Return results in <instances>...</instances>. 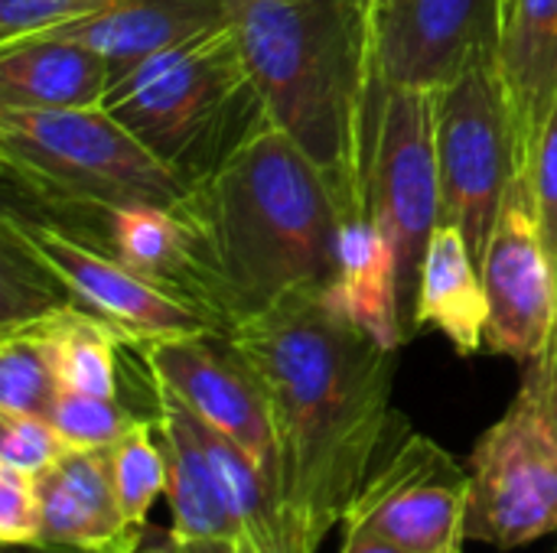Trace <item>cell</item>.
I'll list each match as a JSON object with an SVG mask.
<instances>
[{"label":"cell","instance_id":"cell-1","mask_svg":"<svg viewBox=\"0 0 557 553\" xmlns=\"http://www.w3.org/2000/svg\"><path fill=\"white\" fill-rule=\"evenodd\" d=\"M222 339L271 411L290 553H320L405 427L392 407L395 352L333 313L323 290L248 313Z\"/></svg>","mask_w":557,"mask_h":553},{"label":"cell","instance_id":"cell-2","mask_svg":"<svg viewBox=\"0 0 557 553\" xmlns=\"http://www.w3.org/2000/svg\"><path fill=\"white\" fill-rule=\"evenodd\" d=\"M264 114L336 192L343 222L369 215L379 104L372 0H225Z\"/></svg>","mask_w":557,"mask_h":553},{"label":"cell","instance_id":"cell-3","mask_svg":"<svg viewBox=\"0 0 557 553\" xmlns=\"http://www.w3.org/2000/svg\"><path fill=\"white\" fill-rule=\"evenodd\" d=\"M186 202L212 254L225 329L294 293L330 287L343 228L336 192L271 117Z\"/></svg>","mask_w":557,"mask_h":553},{"label":"cell","instance_id":"cell-4","mask_svg":"<svg viewBox=\"0 0 557 553\" xmlns=\"http://www.w3.org/2000/svg\"><path fill=\"white\" fill-rule=\"evenodd\" d=\"M101 108L189 189L268 117L228 23L144 59L111 81Z\"/></svg>","mask_w":557,"mask_h":553},{"label":"cell","instance_id":"cell-5","mask_svg":"<svg viewBox=\"0 0 557 553\" xmlns=\"http://www.w3.org/2000/svg\"><path fill=\"white\" fill-rule=\"evenodd\" d=\"M7 183L55 222L134 202L180 205L189 186L114 114L95 108H0Z\"/></svg>","mask_w":557,"mask_h":553},{"label":"cell","instance_id":"cell-6","mask_svg":"<svg viewBox=\"0 0 557 553\" xmlns=\"http://www.w3.org/2000/svg\"><path fill=\"white\" fill-rule=\"evenodd\" d=\"M3 251L16 254L46 287H59L62 300L108 323L124 345L140 349L176 336H215L212 323L193 303L147 280L104 244L55 218L7 209Z\"/></svg>","mask_w":557,"mask_h":553},{"label":"cell","instance_id":"cell-7","mask_svg":"<svg viewBox=\"0 0 557 553\" xmlns=\"http://www.w3.org/2000/svg\"><path fill=\"white\" fill-rule=\"evenodd\" d=\"M369 215L392 248L405 319L414 332L424 251L444 222L434 91L388 88L379 95L369 147Z\"/></svg>","mask_w":557,"mask_h":553},{"label":"cell","instance_id":"cell-8","mask_svg":"<svg viewBox=\"0 0 557 553\" xmlns=\"http://www.w3.org/2000/svg\"><path fill=\"white\" fill-rule=\"evenodd\" d=\"M557 531V440L525 372L509 411L470 456L467 541L516 551Z\"/></svg>","mask_w":557,"mask_h":553},{"label":"cell","instance_id":"cell-9","mask_svg":"<svg viewBox=\"0 0 557 553\" xmlns=\"http://www.w3.org/2000/svg\"><path fill=\"white\" fill-rule=\"evenodd\" d=\"M444 222L457 225L480 261L516 179L512 130L496 59L470 65L434 91Z\"/></svg>","mask_w":557,"mask_h":553},{"label":"cell","instance_id":"cell-10","mask_svg":"<svg viewBox=\"0 0 557 553\" xmlns=\"http://www.w3.org/2000/svg\"><path fill=\"white\" fill-rule=\"evenodd\" d=\"M470 469L441 443L408 427L388 443L343 528H366L408 553H447L467 544Z\"/></svg>","mask_w":557,"mask_h":553},{"label":"cell","instance_id":"cell-11","mask_svg":"<svg viewBox=\"0 0 557 553\" xmlns=\"http://www.w3.org/2000/svg\"><path fill=\"white\" fill-rule=\"evenodd\" d=\"M506 0H372L379 91H441L470 65L496 59Z\"/></svg>","mask_w":557,"mask_h":553},{"label":"cell","instance_id":"cell-12","mask_svg":"<svg viewBox=\"0 0 557 553\" xmlns=\"http://www.w3.org/2000/svg\"><path fill=\"white\" fill-rule=\"evenodd\" d=\"M480 271L490 300L486 349L532 365L557 336V267L539 231L529 179H512Z\"/></svg>","mask_w":557,"mask_h":553},{"label":"cell","instance_id":"cell-13","mask_svg":"<svg viewBox=\"0 0 557 553\" xmlns=\"http://www.w3.org/2000/svg\"><path fill=\"white\" fill-rule=\"evenodd\" d=\"M150 381L173 391L199 420L235 440L264 473L281 505V453L268 401L222 336H176L137 349Z\"/></svg>","mask_w":557,"mask_h":553},{"label":"cell","instance_id":"cell-14","mask_svg":"<svg viewBox=\"0 0 557 553\" xmlns=\"http://www.w3.org/2000/svg\"><path fill=\"white\" fill-rule=\"evenodd\" d=\"M85 228L101 231L104 248L117 254L127 267L193 303L212 323L215 336L225 332V303L219 277L202 228L189 212V202L117 205L88 218Z\"/></svg>","mask_w":557,"mask_h":553},{"label":"cell","instance_id":"cell-15","mask_svg":"<svg viewBox=\"0 0 557 553\" xmlns=\"http://www.w3.org/2000/svg\"><path fill=\"white\" fill-rule=\"evenodd\" d=\"M42 505V541L75 553H137L147 528H137L114 492L108 450H69L36 476Z\"/></svg>","mask_w":557,"mask_h":553},{"label":"cell","instance_id":"cell-16","mask_svg":"<svg viewBox=\"0 0 557 553\" xmlns=\"http://www.w3.org/2000/svg\"><path fill=\"white\" fill-rule=\"evenodd\" d=\"M496 72L512 130L516 176L529 179L539 140L557 108V0H512Z\"/></svg>","mask_w":557,"mask_h":553},{"label":"cell","instance_id":"cell-17","mask_svg":"<svg viewBox=\"0 0 557 553\" xmlns=\"http://www.w3.org/2000/svg\"><path fill=\"white\" fill-rule=\"evenodd\" d=\"M228 23L225 0H117L72 23L42 29L98 52L121 78L144 59Z\"/></svg>","mask_w":557,"mask_h":553},{"label":"cell","instance_id":"cell-18","mask_svg":"<svg viewBox=\"0 0 557 553\" xmlns=\"http://www.w3.org/2000/svg\"><path fill=\"white\" fill-rule=\"evenodd\" d=\"M333 313L388 352H398L411 329L401 306L392 248L372 215L346 218L336 241V274L323 290Z\"/></svg>","mask_w":557,"mask_h":553},{"label":"cell","instance_id":"cell-19","mask_svg":"<svg viewBox=\"0 0 557 553\" xmlns=\"http://www.w3.org/2000/svg\"><path fill=\"white\" fill-rule=\"evenodd\" d=\"M111 81V65L75 39L33 33L0 42V108H95Z\"/></svg>","mask_w":557,"mask_h":553},{"label":"cell","instance_id":"cell-20","mask_svg":"<svg viewBox=\"0 0 557 553\" xmlns=\"http://www.w3.org/2000/svg\"><path fill=\"white\" fill-rule=\"evenodd\" d=\"M490 300L483 287L480 261L473 257L463 231L441 222L424 251L418 300H414V332L437 329L457 355L470 359L486 349Z\"/></svg>","mask_w":557,"mask_h":553},{"label":"cell","instance_id":"cell-21","mask_svg":"<svg viewBox=\"0 0 557 553\" xmlns=\"http://www.w3.org/2000/svg\"><path fill=\"white\" fill-rule=\"evenodd\" d=\"M153 420L166 453V502L173 512L170 531L183 538L242 535L222 502L215 473L196 433L193 411L157 381H153Z\"/></svg>","mask_w":557,"mask_h":553},{"label":"cell","instance_id":"cell-22","mask_svg":"<svg viewBox=\"0 0 557 553\" xmlns=\"http://www.w3.org/2000/svg\"><path fill=\"white\" fill-rule=\"evenodd\" d=\"M59 394L55 345H52V303L3 319L0 332V414L46 417Z\"/></svg>","mask_w":557,"mask_h":553},{"label":"cell","instance_id":"cell-23","mask_svg":"<svg viewBox=\"0 0 557 553\" xmlns=\"http://www.w3.org/2000/svg\"><path fill=\"white\" fill-rule=\"evenodd\" d=\"M52 345L59 388L95 398H117V349L124 342L108 323L95 319L69 300H59L52 303Z\"/></svg>","mask_w":557,"mask_h":553},{"label":"cell","instance_id":"cell-24","mask_svg":"<svg viewBox=\"0 0 557 553\" xmlns=\"http://www.w3.org/2000/svg\"><path fill=\"white\" fill-rule=\"evenodd\" d=\"M108 463L124 515L137 528H147V515L153 502L166 495V453L153 414L131 420L124 437L108 450Z\"/></svg>","mask_w":557,"mask_h":553},{"label":"cell","instance_id":"cell-25","mask_svg":"<svg viewBox=\"0 0 557 553\" xmlns=\"http://www.w3.org/2000/svg\"><path fill=\"white\" fill-rule=\"evenodd\" d=\"M46 420L59 430L69 450H111L131 427L134 414H127L117 398H95L59 388Z\"/></svg>","mask_w":557,"mask_h":553},{"label":"cell","instance_id":"cell-26","mask_svg":"<svg viewBox=\"0 0 557 553\" xmlns=\"http://www.w3.org/2000/svg\"><path fill=\"white\" fill-rule=\"evenodd\" d=\"M69 453L59 430L39 414H0V466L42 476Z\"/></svg>","mask_w":557,"mask_h":553},{"label":"cell","instance_id":"cell-27","mask_svg":"<svg viewBox=\"0 0 557 553\" xmlns=\"http://www.w3.org/2000/svg\"><path fill=\"white\" fill-rule=\"evenodd\" d=\"M0 541L7 548L46 551L36 476L16 473L10 466H0Z\"/></svg>","mask_w":557,"mask_h":553},{"label":"cell","instance_id":"cell-28","mask_svg":"<svg viewBox=\"0 0 557 553\" xmlns=\"http://www.w3.org/2000/svg\"><path fill=\"white\" fill-rule=\"evenodd\" d=\"M111 3L117 0H0V42L72 23Z\"/></svg>","mask_w":557,"mask_h":553},{"label":"cell","instance_id":"cell-29","mask_svg":"<svg viewBox=\"0 0 557 553\" xmlns=\"http://www.w3.org/2000/svg\"><path fill=\"white\" fill-rule=\"evenodd\" d=\"M529 183H532L539 231H542L545 248L557 267V108L539 140V150H535V160L529 169Z\"/></svg>","mask_w":557,"mask_h":553},{"label":"cell","instance_id":"cell-30","mask_svg":"<svg viewBox=\"0 0 557 553\" xmlns=\"http://www.w3.org/2000/svg\"><path fill=\"white\" fill-rule=\"evenodd\" d=\"M137 553H261L245 535L228 538H183V535H160L157 541H144Z\"/></svg>","mask_w":557,"mask_h":553},{"label":"cell","instance_id":"cell-31","mask_svg":"<svg viewBox=\"0 0 557 553\" xmlns=\"http://www.w3.org/2000/svg\"><path fill=\"white\" fill-rule=\"evenodd\" d=\"M529 375H532V378H535V385H539L542 407H545L548 427H552V433H555V440H557V336H555V342L548 345V352L529 365Z\"/></svg>","mask_w":557,"mask_h":553},{"label":"cell","instance_id":"cell-32","mask_svg":"<svg viewBox=\"0 0 557 553\" xmlns=\"http://www.w3.org/2000/svg\"><path fill=\"white\" fill-rule=\"evenodd\" d=\"M339 553H408L405 548L379 538L375 531L366 528H343V548Z\"/></svg>","mask_w":557,"mask_h":553},{"label":"cell","instance_id":"cell-33","mask_svg":"<svg viewBox=\"0 0 557 553\" xmlns=\"http://www.w3.org/2000/svg\"><path fill=\"white\" fill-rule=\"evenodd\" d=\"M447 553H463V544H460V548H454V551H447Z\"/></svg>","mask_w":557,"mask_h":553},{"label":"cell","instance_id":"cell-34","mask_svg":"<svg viewBox=\"0 0 557 553\" xmlns=\"http://www.w3.org/2000/svg\"><path fill=\"white\" fill-rule=\"evenodd\" d=\"M509 7H512V0H506V10H509Z\"/></svg>","mask_w":557,"mask_h":553}]
</instances>
